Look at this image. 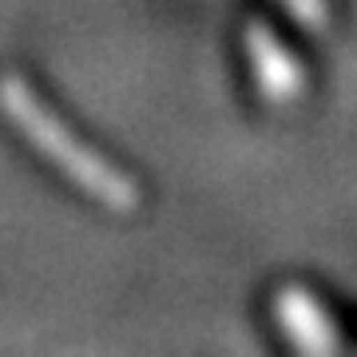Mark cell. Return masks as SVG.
<instances>
[{
	"mask_svg": "<svg viewBox=\"0 0 357 357\" xmlns=\"http://www.w3.org/2000/svg\"><path fill=\"white\" fill-rule=\"evenodd\" d=\"M0 112L48 163L60 167L96 203H103L107 211H119V215H128V211L139 206V187L115 163H107L100 151H91L88 143H79L72 135V128L20 76H0Z\"/></svg>",
	"mask_w": 357,
	"mask_h": 357,
	"instance_id": "obj_1",
	"label": "cell"
},
{
	"mask_svg": "<svg viewBox=\"0 0 357 357\" xmlns=\"http://www.w3.org/2000/svg\"><path fill=\"white\" fill-rule=\"evenodd\" d=\"M246 56L255 68V84L270 103H294L306 88L302 64L290 56V48L282 44L266 24H250L246 28Z\"/></svg>",
	"mask_w": 357,
	"mask_h": 357,
	"instance_id": "obj_2",
	"label": "cell"
},
{
	"mask_svg": "<svg viewBox=\"0 0 357 357\" xmlns=\"http://www.w3.org/2000/svg\"><path fill=\"white\" fill-rule=\"evenodd\" d=\"M274 318L302 354H333L342 345L333 318L306 286H282L274 294Z\"/></svg>",
	"mask_w": 357,
	"mask_h": 357,
	"instance_id": "obj_3",
	"label": "cell"
},
{
	"mask_svg": "<svg viewBox=\"0 0 357 357\" xmlns=\"http://www.w3.org/2000/svg\"><path fill=\"white\" fill-rule=\"evenodd\" d=\"M286 8H290L302 24L326 28V4H321V0H286Z\"/></svg>",
	"mask_w": 357,
	"mask_h": 357,
	"instance_id": "obj_4",
	"label": "cell"
}]
</instances>
